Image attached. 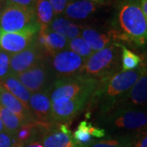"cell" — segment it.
Returning a JSON list of instances; mask_svg holds the SVG:
<instances>
[{"instance_id": "6da1fadb", "label": "cell", "mask_w": 147, "mask_h": 147, "mask_svg": "<svg viewBox=\"0 0 147 147\" xmlns=\"http://www.w3.org/2000/svg\"><path fill=\"white\" fill-rule=\"evenodd\" d=\"M144 71L141 65L129 71H120L113 76L100 79L87 105L90 109H96L97 114L102 115L114 109L119 100L135 84Z\"/></svg>"}, {"instance_id": "7a4b0ae2", "label": "cell", "mask_w": 147, "mask_h": 147, "mask_svg": "<svg viewBox=\"0 0 147 147\" xmlns=\"http://www.w3.org/2000/svg\"><path fill=\"white\" fill-rule=\"evenodd\" d=\"M119 41L147 47V22L140 0H122L117 7L115 29Z\"/></svg>"}, {"instance_id": "3957f363", "label": "cell", "mask_w": 147, "mask_h": 147, "mask_svg": "<svg viewBox=\"0 0 147 147\" xmlns=\"http://www.w3.org/2000/svg\"><path fill=\"white\" fill-rule=\"evenodd\" d=\"M96 120L116 135H133L147 128V110L117 107L99 115Z\"/></svg>"}, {"instance_id": "277c9868", "label": "cell", "mask_w": 147, "mask_h": 147, "mask_svg": "<svg viewBox=\"0 0 147 147\" xmlns=\"http://www.w3.org/2000/svg\"><path fill=\"white\" fill-rule=\"evenodd\" d=\"M120 42H114L101 50L94 52L85 60L79 74L100 80L120 72Z\"/></svg>"}, {"instance_id": "5b68a950", "label": "cell", "mask_w": 147, "mask_h": 147, "mask_svg": "<svg viewBox=\"0 0 147 147\" xmlns=\"http://www.w3.org/2000/svg\"><path fill=\"white\" fill-rule=\"evenodd\" d=\"M99 81L83 74L57 78L50 88L51 101L70 100L84 95L92 96Z\"/></svg>"}, {"instance_id": "8992f818", "label": "cell", "mask_w": 147, "mask_h": 147, "mask_svg": "<svg viewBox=\"0 0 147 147\" xmlns=\"http://www.w3.org/2000/svg\"><path fill=\"white\" fill-rule=\"evenodd\" d=\"M16 76L21 84L33 93L49 90L57 79L50 66L49 57H47L34 67Z\"/></svg>"}, {"instance_id": "52a82bcc", "label": "cell", "mask_w": 147, "mask_h": 147, "mask_svg": "<svg viewBox=\"0 0 147 147\" xmlns=\"http://www.w3.org/2000/svg\"><path fill=\"white\" fill-rule=\"evenodd\" d=\"M36 22L38 21L35 11L5 3L0 18V29L3 33L19 32Z\"/></svg>"}, {"instance_id": "ba28073f", "label": "cell", "mask_w": 147, "mask_h": 147, "mask_svg": "<svg viewBox=\"0 0 147 147\" xmlns=\"http://www.w3.org/2000/svg\"><path fill=\"white\" fill-rule=\"evenodd\" d=\"M38 22L34 23L24 30L14 33H3L0 39V49L9 55L21 53L30 47L40 30Z\"/></svg>"}, {"instance_id": "9c48e42d", "label": "cell", "mask_w": 147, "mask_h": 147, "mask_svg": "<svg viewBox=\"0 0 147 147\" xmlns=\"http://www.w3.org/2000/svg\"><path fill=\"white\" fill-rule=\"evenodd\" d=\"M84 62L85 59L69 49H65L49 57L50 66L57 78L79 74Z\"/></svg>"}, {"instance_id": "30bf717a", "label": "cell", "mask_w": 147, "mask_h": 147, "mask_svg": "<svg viewBox=\"0 0 147 147\" xmlns=\"http://www.w3.org/2000/svg\"><path fill=\"white\" fill-rule=\"evenodd\" d=\"M92 96L84 95L70 100L52 101V119L53 122L67 123L88 105Z\"/></svg>"}, {"instance_id": "8fae6325", "label": "cell", "mask_w": 147, "mask_h": 147, "mask_svg": "<svg viewBox=\"0 0 147 147\" xmlns=\"http://www.w3.org/2000/svg\"><path fill=\"white\" fill-rule=\"evenodd\" d=\"M47 56L38 46L36 38L30 47L21 53L10 55L11 74H19L41 62Z\"/></svg>"}, {"instance_id": "7c38bea8", "label": "cell", "mask_w": 147, "mask_h": 147, "mask_svg": "<svg viewBox=\"0 0 147 147\" xmlns=\"http://www.w3.org/2000/svg\"><path fill=\"white\" fill-rule=\"evenodd\" d=\"M40 142L43 147H79L74 142L68 125L56 122L48 125Z\"/></svg>"}, {"instance_id": "4fadbf2b", "label": "cell", "mask_w": 147, "mask_h": 147, "mask_svg": "<svg viewBox=\"0 0 147 147\" xmlns=\"http://www.w3.org/2000/svg\"><path fill=\"white\" fill-rule=\"evenodd\" d=\"M117 107L147 110V72L145 68L135 84L119 100L115 108Z\"/></svg>"}, {"instance_id": "5bb4252c", "label": "cell", "mask_w": 147, "mask_h": 147, "mask_svg": "<svg viewBox=\"0 0 147 147\" xmlns=\"http://www.w3.org/2000/svg\"><path fill=\"white\" fill-rule=\"evenodd\" d=\"M36 42L47 56L52 57L68 47L69 40L60 34L51 30L49 27L41 26L36 36Z\"/></svg>"}, {"instance_id": "9a60e30c", "label": "cell", "mask_w": 147, "mask_h": 147, "mask_svg": "<svg viewBox=\"0 0 147 147\" xmlns=\"http://www.w3.org/2000/svg\"><path fill=\"white\" fill-rule=\"evenodd\" d=\"M29 108L35 120L42 123H54L52 119V101L50 89L32 93Z\"/></svg>"}, {"instance_id": "2e32d148", "label": "cell", "mask_w": 147, "mask_h": 147, "mask_svg": "<svg viewBox=\"0 0 147 147\" xmlns=\"http://www.w3.org/2000/svg\"><path fill=\"white\" fill-rule=\"evenodd\" d=\"M81 38L92 49L93 52H97L110 46L114 42H119V39L114 30L107 32H100L95 29L87 27L82 30Z\"/></svg>"}, {"instance_id": "e0dca14e", "label": "cell", "mask_w": 147, "mask_h": 147, "mask_svg": "<svg viewBox=\"0 0 147 147\" xmlns=\"http://www.w3.org/2000/svg\"><path fill=\"white\" fill-rule=\"evenodd\" d=\"M105 135L106 131L104 128L95 126L92 123L84 120L79 123L74 131L73 137L79 147H85L96 140L105 137Z\"/></svg>"}, {"instance_id": "ac0fdd59", "label": "cell", "mask_w": 147, "mask_h": 147, "mask_svg": "<svg viewBox=\"0 0 147 147\" xmlns=\"http://www.w3.org/2000/svg\"><path fill=\"white\" fill-rule=\"evenodd\" d=\"M0 105L7 108L20 118L23 124L34 122L35 119L30 110L26 109L20 100L0 84Z\"/></svg>"}, {"instance_id": "d6986e66", "label": "cell", "mask_w": 147, "mask_h": 147, "mask_svg": "<svg viewBox=\"0 0 147 147\" xmlns=\"http://www.w3.org/2000/svg\"><path fill=\"white\" fill-rule=\"evenodd\" d=\"M97 6L88 0H73L69 2L63 14L69 19L82 21L88 18L96 10Z\"/></svg>"}, {"instance_id": "ffe728a7", "label": "cell", "mask_w": 147, "mask_h": 147, "mask_svg": "<svg viewBox=\"0 0 147 147\" xmlns=\"http://www.w3.org/2000/svg\"><path fill=\"white\" fill-rule=\"evenodd\" d=\"M0 84L14 96H16L26 109L30 110L29 108V101L32 93L21 84L15 74H10L0 81Z\"/></svg>"}, {"instance_id": "44dd1931", "label": "cell", "mask_w": 147, "mask_h": 147, "mask_svg": "<svg viewBox=\"0 0 147 147\" xmlns=\"http://www.w3.org/2000/svg\"><path fill=\"white\" fill-rule=\"evenodd\" d=\"M49 29L53 31L60 34L69 41L80 36L82 27L72 21H69L64 17L54 18L53 22L49 26Z\"/></svg>"}, {"instance_id": "7402d4cb", "label": "cell", "mask_w": 147, "mask_h": 147, "mask_svg": "<svg viewBox=\"0 0 147 147\" xmlns=\"http://www.w3.org/2000/svg\"><path fill=\"white\" fill-rule=\"evenodd\" d=\"M135 135H115L110 138L96 140L85 147H131Z\"/></svg>"}, {"instance_id": "603a6c76", "label": "cell", "mask_w": 147, "mask_h": 147, "mask_svg": "<svg viewBox=\"0 0 147 147\" xmlns=\"http://www.w3.org/2000/svg\"><path fill=\"white\" fill-rule=\"evenodd\" d=\"M35 14L40 26L49 27L55 18V13L49 0H37Z\"/></svg>"}, {"instance_id": "cb8c5ba5", "label": "cell", "mask_w": 147, "mask_h": 147, "mask_svg": "<svg viewBox=\"0 0 147 147\" xmlns=\"http://www.w3.org/2000/svg\"><path fill=\"white\" fill-rule=\"evenodd\" d=\"M0 118L4 126L5 131L15 137L19 128L23 125L20 118L15 113L0 105Z\"/></svg>"}, {"instance_id": "d4e9b609", "label": "cell", "mask_w": 147, "mask_h": 147, "mask_svg": "<svg viewBox=\"0 0 147 147\" xmlns=\"http://www.w3.org/2000/svg\"><path fill=\"white\" fill-rule=\"evenodd\" d=\"M121 46V71H129L138 68L142 63V58L124 45Z\"/></svg>"}, {"instance_id": "484cf974", "label": "cell", "mask_w": 147, "mask_h": 147, "mask_svg": "<svg viewBox=\"0 0 147 147\" xmlns=\"http://www.w3.org/2000/svg\"><path fill=\"white\" fill-rule=\"evenodd\" d=\"M74 53L78 54L81 57L84 59L88 58L94 53L92 51V49L89 47V45L83 39V38L81 37H77L75 38H73L71 40H69L68 42V47H67Z\"/></svg>"}, {"instance_id": "4316f807", "label": "cell", "mask_w": 147, "mask_h": 147, "mask_svg": "<svg viewBox=\"0 0 147 147\" xmlns=\"http://www.w3.org/2000/svg\"><path fill=\"white\" fill-rule=\"evenodd\" d=\"M10 74V55L0 49V81Z\"/></svg>"}, {"instance_id": "83f0119b", "label": "cell", "mask_w": 147, "mask_h": 147, "mask_svg": "<svg viewBox=\"0 0 147 147\" xmlns=\"http://www.w3.org/2000/svg\"><path fill=\"white\" fill-rule=\"evenodd\" d=\"M4 1L5 3L19 6L34 11H35L36 9L37 0H4Z\"/></svg>"}, {"instance_id": "f1b7e54d", "label": "cell", "mask_w": 147, "mask_h": 147, "mask_svg": "<svg viewBox=\"0 0 147 147\" xmlns=\"http://www.w3.org/2000/svg\"><path fill=\"white\" fill-rule=\"evenodd\" d=\"M131 147H147V128L135 135Z\"/></svg>"}, {"instance_id": "f546056e", "label": "cell", "mask_w": 147, "mask_h": 147, "mask_svg": "<svg viewBox=\"0 0 147 147\" xmlns=\"http://www.w3.org/2000/svg\"><path fill=\"white\" fill-rule=\"evenodd\" d=\"M49 2L53 7L55 16H60L63 14L69 0H49Z\"/></svg>"}, {"instance_id": "4dcf8cb0", "label": "cell", "mask_w": 147, "mask_h": 147, "mask_svg": "<svg viewBox=\"0 0 147 147\" xmlns=\"http://www.w3.org/2000/svg\"><path fill=\"white\" fill-rule=\"evenodd\" d=\"M15 137L7 131L0 132V147H11L16 144Z\"/></svg>"}, {"instance_id": "1f68e13d", "label": "cell", "mask_w": 147, "mask_h": 147, "mask_svg": "<svg viewBox=\"0 0 147 147\" xmlns=\"http://www.w3.org/2000/svg\"><path fill=\"white\" fill-rule=\"evenodd\" d=\"M140 4H141L142 12L147 22V0H140Z\"/></svg>"}, {"instance_id": "d6a6232c", "label": "cell", "mask_w": 147, "mask_h": 147, "mask_svg": "<svg viewBox=\"0 0 147 147\" xmlns=\"http://www.w3.org/2000/svg\"><path fill=\"white\" fill-rule=\"evenodd\" d=\"M23 147H43L40 142H32L23 146Z\"/></svg>"}, {"instance_id": "836d02e7", "label": "cell", "mask_w": 147, "mask_h": 147, "mask_svg": "<svg viewBox=\"0 0 147 147\" xmlns=\"http://www.w3.org/2000/svg\"><path fill=\"white\" fill-rule=\"evenodd\" d=\"M88 1L93 2V3H96V4H103V3H105L107 0H88Z\"/></svg>"}, {"instance_id": "e575fe53", "label": "cell", "mask_w": 147, "mask_h": 147, "mask_svg": "<svg viewBox=\"0 0 147 147\" xmlns=\"http://www.w3.org/2000/svg\"><path fill=\"white\" fill-rule=\"evenodd\" d=\"M142 65H143V67L145 68L146 71L147 72V57L145 59H142Z\"/></svg>"}, {"instance_id": "d590c367", "label": "cell", "mask_w": 147, "mask_h": 147, "mask_svg": "<svg viewBox=\"0 0 147 147\" xmlns=\"http://www.w3.org/2000/svg\"><path fill=\"white\" fill-rule=\"evenodd\" d=\"M3 131H5V128H4V126H3V122H2L1 118H0V132Z\"/></svg>"}, {"instance_id": "8d00e7d4", "label": "cell", "mask_w": 147, "mask_h": 147, "mask_svg": "<svg viewBox=\"0 0 147 147\" xmlns=\"http://www.w3.org/2000/svg\"><path fill=\"white\" fill-rule=\"evenodd\" d=\"M11 147H23V146H21V145L18 144V143H16L15 145H13Z\"/></svg>"}, {"instance_id": "74e56055", "label": "cell", "mask_w": 147, "mask_h": 147, "mask_svg": "<svg viewBox=\"0 0 147 147\" xmlns=\"http://www.w3.org/2000/svg\"><path fill=\"white\" fill-rule=\"evenodd\" d=\"M2 11H3V9H2V5H1V1H0V18H1V15H2Z\"/></svg>"}, {"instance_id": "f35d334b", "label": "cell", "mask_w": 147, "mask_h": 147, "mask_svg": "<svg viewBox=\"0 0 147 147\" xmlns=\"http://www.w3.org/2000/svg\"><path fill=\"white\" fill-rule=\"evenodd\" d=\"M1 36H2V30H1V29H0V39H1Z\"/></svg>"}, {"instance_id": "ab89813d", "label": "cell", "mask_w": 147, "mask_h": 147, "mask_svg": "<svg viewBox=\"0 0 147 147\" xmlns=\"http://www.w3.org/2000/svg\"><path fill=\"white\" fill-rule=\"evenodd\" d=\"M0 1H2V0H0Z\"/></svg>"}]
</instances>
